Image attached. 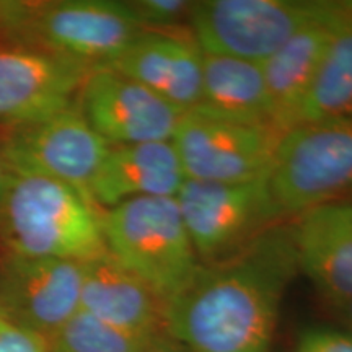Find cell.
Returning <instances> with one entry per match:
<instances>
[{"label":"cell","mask_w":352,"mask_h":352,"mask_svg":"<svg viewBox=\"0 0 352 352\" xmlns=\"http://www.w3.org/2000/svg\"><path fill=\"white\" fill-rule=\"evenodd\" d=\"M298 270L290 228L272 227L226 261L202 264L164 307L188 352H271L280 298Z\"/></svg>","instance_id":"cell-1"},{"label":"cell","mask_w":352,"mask_h":352,"mask_svg":"<svg viewBox=\"0 0 352 352\" xmlns=\"http://www.w3.org/2000/svg\"><path fill=\"white\" fill-rule=\"evenodd\" d=\"M101 219L67 184L3 165L0 239L8 254L87 263L108 253Z\"/></svg>","instance_id":"cell-2"},{"label":"cell","mask_w":352,"mask_h":352,"mask_svg":"<svg viewBox=\"0 0 352 352\" xmlns=\"http://www.w3.org/2000/svg\"><path fill=\"white\" fill-rule=\"evenodd\" d=\"M101 223L108 253L139 276L164 307L202 267L175 197L124 201L109 208Z\"/></svg>","instance_id":"cell-3"},{"label":"cell","mask_w":352,"mask_h":352,"mask_svg":"<svg viewBox=\"0 0 352 352\" xmlns=\"http://www.w3.org/2000/svg\"><path fill=\"white\" fill-rule=\"evenodd\" d=\"M144 33L129 2L21 0L6 43L39 47L94 70L111 65Z\"/></svg>","instance_id":"cell-4"},{"label":"cell","mask_w":352,"mask_h":352,"mask_svg":"<svg viewBox=\"0 0 352 352\" xmlns=\"http://www.w3.org/2000/svg\"><path fill=\"white\" fill-rule=\"evenodd\" d=\"M267 183L283 217L352 192V116L284 132Z\"/></svg>","instance_id":"cell-5"},{"label":"cell","mask_w":352,"mask_h":352,"mask_svg":"<svg viewBox=\"0 0 352 352\" xmlns=\"http://www.w3.org/2000/svg\"><path fill=\"white\" fill-rule=\"evenodd\" d=\"M333 0H201L189 28L206 54L261 64L314 21L340 7Z\"/></svg>","instance_id":"cell-6"},{"label":"cell","mask_w":352,"mask_h":352,"mask_svg":"<svg viewBox=\"0 0 352 352\" xmlns=\"http://www.w3.org/2000/svg\"><path fill=\"white\" fill-rule=\"evenodd\" d=\"M175 199L201 264L233 258L283 219L267 175L245 183L186 178Z\"/></svg>","instance_id":"cell-7"},{"label":"cell","mask_w":352,"mask_h":352,"mask_svg":"<svg viewBox=\"0 0 352 352\" xmlns=\"http://www.w3.org/2000/svg\"><path fill=\"white\" fill-rule=\"evenodd\" d=\"M109 145L83 116L78 100L44 120L3 124L0 160L8 168L28 171L67 184L91 199V184Z\"/></svg>","instance_id":"cell-8"},{"label":"cell","mask_w":352,"mask_h":352,"mask_svg":"<svg viewBox=\"0 0 352 352\" xmlns=\"http://www.w3.org/2000/svg\"><path fill=\"white\" fill-rule=\"evenodd\" d=\"M280 134L272 126L241 124L184 113L171 139L184 176L210 183H245L270 173Z\"/></svg>","instance_id":"cell-9"},{"label":"cell","mask_w":352,"mask_h":352,"mask_svg":"<svg viewBox=\"0 0 352 352\" xmlns=\"http://www.w3.org/2000/svg\"><path fill=\"white\" fill-rule=\"evenodd\" d=\"M82 280L83 263L7 253L0 261V314L47 340L80 310Z\"/></svg>","instance_id":"cell-10"},{"label":"cell","mask_w":352,"mask_h":352,"mask_svg":"<svg viewBox=\"0 0 352 352\" xmlns=\"http://www.w3.org/2000/svg\"><path fill=\"white\" fill-rule=\"evenodd\" d=\"M78 107L109 145L171 140L183 116L162 96L111 67L88 74Z\"/></svg>","instance_id":"cell-11"},{"label":"cell","mask_w":352,"mask_h":352,"mask_svg":"<svg viewBox=\"0 0 352 352\" xmlns=\"http://www.w3.org/2000/svg\"><path fill=\"white\" fill-rule=\"evenodd\" d=\"M90 72L54 52L0 43V122H32L69 108Z\"/></svg>","instance_id":"cell-12"},{"label":"cell","mask_w":352,"mask_h":352,"mask_svg":"<svg viewBox=\"0 0 352 352\" xmlns=\"http://www.w3.org/2000/svg\"><path fill=\"white\" fill-rule=\"evenodd\" d=\"M298 270L334 307L352 302V202L331 201L297 215L290 227Z\"/></svg>","instance_id":"cell-13"},{"label":"cell","mask_w":352,"mask_h":352,"mask_svg":"<svg viewBox=\"0 0 352 352\" xmlns=\"http://www.w3.org/2000/svg\"><path fill=\"white\" fill-rule=\"evenodd\" d=\"M351 7L352 2H341L333 13L305 26L261 63L270 96L271 124L280 134L298 124L329 43Z\"/></svg>","instance_id":"cell-14"},{"label":"cell","mask_w":352,"mask_h":352,"mask_svg":"<svg viewBox=\"0 0 352 352\" xmlns=\"http://www.w3.org/2000/svg\"><path fill=\"white\" fill-rule=\"evenodd\" d=\"M202 59L192 38L145 32L108 67L142 83L184 114L199 104Z\"/></svg>","instance_id":"cell-15"},{"label":"cell","mask_w":352,"mask_h":352,"mask_svg":"<svg viewBox=\"0 0 352 352\" xmlns=\"http://www.w3.org/2000/svg\"><path fill=\"white\" fill-rule=\"evenodd\" d=\"M80 310L129 333H165L164 302L109 253L83 263Z\"/></svg>","instance_id":"cell-16"},{"label":"cell","mask_w":352,"mask_h":352,"mask_svg":"<svg viewBox=\"0 0 352 352\" xmlns=\"http://www.w3.org/2000/svg\"><path fill=\"white\" fill-rule=\"evenodd\" d=\"M184 179L171 140L111 145L91 184V199L109 209L135 197H176Z\"/></svg>","instance_id":"cell-17"},{"label":"cell","mask_w":352,"mask_h":352,"mask_svg":"<svg viewBox=\"0 0 352 352\" xmlns=\"http://www.w3.org/2000/svg\"><path fill=\"white\" fill-rule=\"evenodd\" d=\"M202 54L201 100L192 111L241 124L272 126L261 64L230 56Z\"/></svg>","instance_id":"cell-18"},{"label":"cell","mask_w":352,"mask_h":352,"mask_svg":"<svg viewBox=\"0 0 352 352\" xmlns=\"http://www.w3.org/2000/svg\"><path fill=\"white\" fill-rule=\"evenodd\" d=\"M347 116H352V7L329 43L298 124Z\"/></svg>","instance_id":"cell-19"},{"label":"cell","mask_w":352,"mask_h":352,"mask_svg":"<svg viewBox=\"0 0 352 352\" xmlns=\"http://www.w3.org/2000/svg\"><path fill=\"white\" fill-rule=\"evenodd\" d=\"M157 336H142L78 310L47 338L50 352H142Z\"/></svg>","instance_id":"cell-20"},{"label":"cell","mask_w":352,"mask_h":352,"mask_svg":"<svg viewBox=\"0 0 352 352\" xmlns=\"http://www.w3.org/2000/svg\"><path fill=\"white\" fill-rule=\"evenodd\" d=\"M129 3L145 32L170 33L183 23L189 25L192 2L188 0H134Z\"/></svg>","instance_id":"cell-21"},{"label":"cell","mask_w":352,"mask_h":352,"mask_svg":"<svg viewBox=\"0 0 352 352\" xmlns=\"http://www.w3.org/2000/svg\"><path fill=\"white\" fill-rule=\"evenodd\" d=\"M296 352H352V333L315 328L300 336Z\"/></svg>","instance_id":"cell-22"},{"label":"cell","mask_w":352,"mask_h":352,"mask_svg":"<svg viewBox=\"0 0 352 352\" xmlns=\"http://www.w3.org/2000/svg\"><path fill=\"white\" fill-rule=\"evenodd\" d=\"M0 352H50V349L44 338L3 320L0 321Z\"/></svg>","instance_id":"cell-23"},{"label":"cell","mask_w":352,"mask_h":352,"mask_svg":"<svg viewBox=\"0 0 352 352\" xmlns=\"http://www.w3.org/2000/svg\"><path fill=\"white\" fill-rule=\"evenodd\" d=\"M19 0H0V39H6L15 20Z\"/></svg>","instance_id":"cell-24"},{"label":"cell","mask_w":352,"mask_h":352,"mask_svg":"<svg viewBox=\"0 0 352 352\" xmlns=\"http://www.w3.org/2000/svg\"><path fill=\"white\" fill-rule=\"evenodd\" d=\"M142 352H188L182 344L171 340L168 334H158Z\"/></svg>","instance_id":"cell-25"},{"label":"cell","mask_w":352,"mask_h":352,"mask_svg":"<svg viewBox=\"0 0 352 352\" xmlns=\"http://www.w3.org/2000/svg\"><path fill=\"white\" fill-rule=\"evenodd\" d=\"M341 310H342V316H344L346 324L349 327L351 333H352V302L347 303V305H344V307H341Z\"/></svg>","instance_id":"cell-26"},{"label":"cell","mask_w":352,"mask_h":352,"mask_svg":"<svg viewBox=\"0 0 352 352\" xmlns=\"http://www.w3.org/2000/svg\"><path fill=\"white\" fill-rule=\"evenodd\" d=\"M2 178H3V165H2V160H0V189H2Z\"/></svg>","instance_id":"cell-27"},{"label":"cell","mask_w":352,"mask_h":352,"mask_svg":"<svg viewBox=\"0 0 352 352\" xmlns=\"http://www.w3.org/2000/svg\"><path fill=\"white\" fill-rule=\"evenodd\" d=\"M3 320H6V318H3V315H2V314H0V321H3Z\"/></svg>","instance_id":"cell-28"},{"label":"cell","mask_w":352,"mask_h":352,"mask_svg":"<svg viewBox=\"0 0 352 352\" xmlns=\"http://www.w3.org/2000/svg\"><path fill=\"white\" fill-rule=\"evenodd\" d=\"M351 196H352V192H351Z\"/></svg>","instance_id":"cell-29"}]
</instances>
